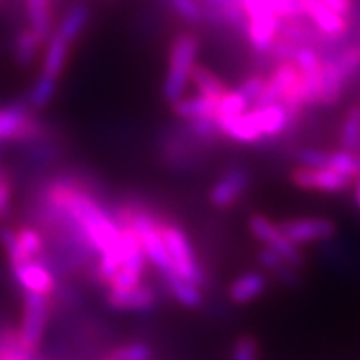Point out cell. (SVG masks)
I'll return each mask as SVG.
<instances>
[{
  "label": "cell",
  "instance_id": "6da1fadb",
  "mask_svg": "<svg viewBox=\"0 0 360 360\" xmlns=\"http://www.w3.org/2000/svg\"><path fill=\"white\" fill-rule=\"evenodd\" d=\"M46 202L77 228L79 237L98 256L120 254V223L83 188L68 180H56L48 184Z\"/></svg>",
  "mask_w": 360,
  "mask_h": 360
},
{
  "label": "cell",
  "instance_id": "7a4b0ae2",
  "mask_svg": "<svg viewBox=\"0 0 360 360\" xmlns=\"http://www.w3.org/2000/svg\"><path fill=\"white\" fill-rule=\"evenodd\" d=\"M199 48L200 41L193 32H184L173 39L169 53H167L166 77L162 83V94L169 105L186 96V90L190 86L191 72L197 65Z\"/></svg>",
  "mask_w": 360,
  "mask_h": 360
},
{
  "label": "cell",
  "instance_id": "3957f363",
  "mask_svg": "<svg viewBox=\"0 0 360 360\" xmlns=\"http://www.w3.org/2000/svg\"><path fill=\"white\" fill-rule=\"evenodd\" d=\"M48 316H50V296L24 292L22 320H20L19 337L24 349L32 353V355H35L39 346L43 344L48 326Z\"/></svg>",
  "mask_w": 360,
  "mask_h": 360
},
{
  "label": "cell",
  "instance_id": "277c9868",
  "mask_svg": "<svg viewBox=\"0 0 360 360\" xmlns=\"http://www.w3.org/2000/svg\"><path fill=\"white\" fill-rule=\"evenodd\" d=\"M248 232L257 243H261V247L269 248V250L276 252L278 256L283 257L287 263L300 269L305 263V256L302 247L294 245L290 239H287L283 232H281L280 223H274L272 219L266 215L254 214L248 219Z\"/></svg>",
  "mask_w": 360,
  "mask_h": 360
},
{
  "label": "cell",
  "instance_id": "5b68a950",
  "mask_svg": "<svg viewBox=\"0 0 360 360\" xmlns=\"http://www.w3.org/2000/svg\"><path fill=\"white\" fill-rule=\"evenodd\" d=\"M162 236H164V241H166L175 274L202 287L204 272L200 269L199 261H197V256H195L190 237L186 236L182 228L173 223H162Z\"/></svg>",
  "mask_w": 360,
  "mask_h": 360
},
{
  "label": "cell",
  "instance_id": "8992f818",
  "mask_svg": "<svg viewBox=\"0 0 360 360\" xmlns=\"http://www.w3.org/2000/svg\"><path fill=\"white\" fill-rule=\"evenodd\" d=\"M43 133V124L26 101L0 107V142H34Z\"/></svg>",
  "mask_w": 360,
  "mask_h": 360
},
{
  "label": "cell",
  "instance_id": "52a82bcc",
  "mask_svg": "<svg viewBox=\"0 0 360 360\" xmlns=\"http://www.w3.org/2000/svg\"><path fill=\"white\" fill-rule=\"evenodd\" d=\"M0 245L2 250L6 252V257L10 261L11 265L22 263L28 259H39V256L44 252V243L43 233L39 232L37 228L34 226H20V228H11V226H0Z\"/></svg>",
  "mask_w": 360,
  "mask_h": 360
},
{
  "label": "cell",
  "instance_id": "ba28073f",
  "mask_svg": "<svg viewBox=\"0 0 360 360\" xmlns=\"http://www.w3.org/2000/svg\"><path fill=\"white\" fill-rule=\"evenodd\" d=\"M290 182L300 190L335 195L351 190L355 179L326 166H296L290 171Z\"/></svg>",
  "mask_w": 360,
  "mask_h": 360
},
{
  "label": "cell",
  "instance_id": "9c48e42d",
  "mask_svg": "<svg viewBox=\"0 0 360 360\" xmlns=\"http://www.w3.org/2000/svg\"><path fill=\"white\" fill-rule=\"evenodd\" d=\"M281 232L287 236V239L298 245V247H307V245H316V243L329 241L337 236V223L329 217H296L287 219L280 223Z\"/></svg>",
  "mask_w": 360,
  "mask_h": 360
},
{
  "label": "cell",
  "instance_id": "30bf717a",
  "mask_svg": "<svg viewBox=\"0 0 360 360\" xmlns=\"http://www.w3.org/2000/svg\"><path fill=\"white\" fill-rule=\"evenodd\" d=\"M300 2H302L304 19L309 24H313L326 39L333 43H340L349 34L351 20L331 10L322 0H300Z\"/></svg>",
  "mask_w": 360,
  "mask_h": 360
},
{
  "label": "cell",
  "instance_id": "8fae6325",
  "mask_svg": "<svg viewBox=\"0 0 360 360\" xmlns=\"http://www.w3.org/2000/svg\"><path fill=\"white\" fill-rule=\"evenodd\" d=\"M250 173L245 167H230L212 186L208 195L210 202L219 210L232 208L245 197L250 188Z\"/></svg>",
  "mask_w": 360,
  "mask_h": 360
},
{
  "label": "cell",
  "instance_id": "7c38bea8",
  "mask_svg": "<svg viewBox=\"0 0 360 360\" xmlns=\"http://www.w3.org/2000/svg\"><path fill=\"white\" fill-rule=\"evenodd\" d=\"M11 272L24 292L50 296L56 290V278H53L52 270L48 269L41 259H28L11 265Z\"/></svg>",
  "mask_w": 360,
  "mask_h": 360
},
{
  "label": "cell",
  "instance_id": "4fadbf2b",
  "mask_svg": "<svg viewBox=\"0 0 360 360\" xmlns=\"http://www.w3.org/2000/svg\"><path fill=\"white\" fill-rule=\"evenodd\" d=\"M158 292L149 285H134L131 289L109 290L107 305L120 313H140L157 307Z\"/></svg>",
  "mask_w": 360,
  "mask_h": 360
},
{
  "label": "cell",
  "instance_id": "5bb4252c",
  "mask_svg": "<svg viewBox=\"0 0 360 360\" xmlns=\"http://www.w3.org/2000/svg\"><path fill=\"white\" fill-rule=\"evenodd\" d=\"M280 24L281 19L274 13L256 15V17L247 19L243 30H245V35H247L252 50L257 53H269V50L278 39V34H280Z\"/></svg>",
  "mask_w": 360,
  "mask_h": 360
},
{
  "label": "cell",
  "instance_id": "9a60e30c",
  "mask_svg": "<svg viewBox=\"0 0 360 360\" xmlns=\"http://www.w3.org/2000/svg\"><path fill=\"white\" fill-rule=\"evenodd\" d=\"M219 131H221V136L237 143H257L261 140H265L263 133H261L254 107H250V109L236 116V118L219 124Z\"/></svg>",
  "mask_w": 360,
  "mask_h": 360
},
{
  "label": "cell",
  "instance_id": "2e32d148",
  "mask_svg": "<svg viewBox=\"0 0 360 360\" xmlns=\"http://www.w3.org/2000/svg\"><path fill=\"white\" fill-rule=\"evenodd\" d=\"M269 281L259 270H247L236 278L228 287V298L236 305H248L265 294Z\"/></svg>",
  "mask_w": 360,
  "mask_h": 360
},
{
  "label": "cell",
  "instance_id": "e0dca14e",
  "mask_svg": "<svg viewBox=\"0 0 360 360\" xmlns=\"http://www.w3.org/2000/svg\"><path fill=\"white\" fill-rule=\"evenodd\" d=\"M70 46V41L61 37L57 32H52V34L48 35L46 43L43 46V63H41L39 74L59 81V77L63 76V72H65V67H67L68 63Z\"/></svg>",
  "mask_w": 360,
  "mask_h": 360
},
{
  "label": "cell",
  "instance_id": "ac0fdd59",
  "mask_svg": "<svg viewBox=\"0 0 360 360\" xmlns=\"http://www.w3.org/2000/svg\"><path fill=\"white\" fill-rule=\"evenodd\" d=\"M219 98H208V96L197 94L191 98H180L175 103H171V109L179 120H193V118H214L215 107Z\"/></svg>",
  "mask_w": 360,
  "mask_h": 360
},
{
  "label": "cell",
  "instance_id": "d6986e66",
  "mask_svg": "<svg viewBox=\"0 0 360 360\" xmlns=\"http://www.w3.org/2000/svg\"><path fill=\"white\" fill-rule=\"evenodd\" d=\"M164 283H166L171 296H173L180 305H184V307L188 309H197L202 305L204 296L200 285L186 280V278H182V276L179 274L164 276Z\"/></svg>",
  "mask_w": 360,
  "mask_h": 360
},
{
  "label": "cell",
  "instance_id": "ffe728a7",
  "mask_svg": "<svg viewBox=\"0 0 360 360\" xmlns=\"http://www.w3.org/2000/svg\"><path fill=\"white\" fill-rule=\"evenodd\" d=\"M90 19V10L89 6L83 4V2H77V4H72L67 10V13L63 15L61 22L53 32L65 37L67 41H70L72 44L76 43L79 35L85 32L86 24Z\"/></svg>",
  "mask_w": 360,
  "mask_h": 360
},
{
  "label": "cell",
  "instance_id": "44dd1931",
  "mask_svg": "<svg viewBox=\"0 0 360 360\" xmlns=\"http://www.w3.org/2000/svg\"><path fill=\"white\" fill-rule=\"evenodd\" d=\"M44 43H46V41H44L43 37H39L30 26L20 30L13 43V57L15 61H17V65H20V67H28V65H32V63L35 61V57H37L39 53H41V50H43Z\"/></svg>",
  "mask_w": 360,
  "mask_h": 360
},
{
  "label": "cell",
  "instance_id": "7402d4cb",
  "mask_svg": "<svg viewBox=\"0 0 360 360\" xmlns=\"http://www.w3.org/2000/svg\"><path fill=\"white\" fill-rule=\"evenodd\" d=\"M28 26L44 41L52 34V0H24Z\"/></svg>",
  "mask_w": 360,
  "mask_h": 360
},
{
  "label": "cell",
  "instance_id": "603a6c76",
  "mask_svg": "<svg viewBox=\"0 0 360 360\" xmlns=\"http://www.w3.org/2000/svg\"><path fill=\"white\" fill-rule=\"evenodd\" d=\"M190 85H193L199 94L208 96V98H221L228 90L226 83L214 70H210L208 67H202L199 63L195 65L193 72H191Z\"/></svg>",
  "mask_w": 360,
  "mask_h": 360
},
{
  "label": "cell",
  "instance_id": "cb8c5ba5",
  "mask_svg": "<svg viewBox=\"0 0 360 360\" xmlns=\"http://www.w3.org/2000/svg\"><path fill=\"white\" fill-rule=\"evenodd\" d=\"M323 166L333 171H338L342 175L359 179L360 176V153L347 151V149H335V151L326 153V162Z\"/></svg>",
  "mask_w": 360,
  "mask_h": 360
},
{
  "label": "cell",
  "instance_id": "d4e9b609",
  "mask_svg": "<svg viewBox=\"0 0 360 360\" xmlns=\"http://www.w3.org/2000/svg\"><path fill=\"white\" fill-rule=\"evenodd\" d=\"M338 142L342 149L360 153V105H353L344 114Z\"/></svg>",
  "mask_w": 360,
  "mask_h": 360
},
{
  "label": "cell",
  "instance_id": "484cf974",
  "mask_svg": "<svg viewBox=\"0 0 360 360\" xmlns=\"http://www.w3.org/2000/svg\"><path fill=\"white\" fill-rule=\"evenodd\" d=\"M257 261L265 270H269L270 274H274L276 278H280L285 283H296L298 281V269L292 266L290 263L280 257L276 252L269 250V248H261L257 254Z\"/></svg>",
  "mask_w": 360,
  "mask_h": 360
},
{
  "label": "cell",
  "instance_id": "4316f807",
  "mask_svg": "<svg viewBox=\"0 0 360 360\" xmlns=\"http://www.w3.org/2000/svg\"><path fill=\"white\" fill-rule=\"evenodd\" d=\"M250 109V103L245 100V96L237 89L230 90L228 89L221 98L217 100V107H215V116L214 120L219 124H223L226 120H232L245 110Z\"/></svg>",
  "mask_w": 360,
  "mask_h": 360
},
{
  "label": "cell",
  "instance_id": "83f0119b",
  "mask_svg": "<svg viewBox=\"0 0 360 360\" xmlns=\"http://www.w3.org/2000/svg\"><path fill=\"white\" fill-rule=\"evenodd\" d=\"M57 83H59V81L39 74L37 79H35L34 85H32V89H30V92L26 94V98H24L26 105H28L32 110H39L48 107L57 92Z\"/></svg>",
  "mask_w": 360,
  "mask_h": 360
},
{
  "label": "cell",
  "instance_id": "f1b7e54d",
  "mask_svg": "<svg viewBox=\"0 0 360 360\" xmlns=\"http://www.w3.org/2000/svg\"><path fill=\"white\" fill-rule=\"evenodd\" d=\"M171 6V10L175 11V15L180 20H184L186 24L197 26V24L206 20V10L200 4V0H167Z\"/></svg>",
  "mask_w": 360,
  "mask_h": 360
},
{
  "label": "cell",
  "instance_id": "f546056e",
  "mask_svg": "<svg viewBox=\"0 0 360 360\" xmlns=\"http://www.w3.org/2000/svg\"><path fill=\"white\" fill-rule=\"evenodd\" d=\"M109 356L114 360H153L155 351L146 342H127V344L114 347Z\"/></svg>",
  "mask_w": 360,
  "mask_h": 360
},
{
  "label": "cell",
  "instance_id": "4dcf8cb0",
  "mask_svg": "<svg viewBox=\"0 0 360 360\" xmlns=\"http://www.w3.org/2000/svg\"><path fill=\"white\" fill-rule=\"evenodd\" d=\"M232 360H259V346L252 335H241L233 342Z\"/></svg>",
  "mask_w": 360,
  "mask_h": 360
},
{
  "label": "cell",
  "instance_id": "1f68e13d",
  "mask_svg": "<svg viewBox=\"0 0 360 360\" xmlns=\"http://www.w3.org/2000/svg\"><path fill=\"white\" fill-rule=\"evenodd\" d=\"M265 79H266L265 76L256 74V76H248L247 79L243 81L241 85L237 86V90L245 96V100L250 103V107L259 101L261 94H263V89H265Z\"/></svg>",
  "mask_w": 360,
  "mask_h": 360
},
{
  "label": "cell",
  "instance_id": "d6a6232c",
  "mask_svg": "<svg viewBox=\"0 0 360 360\" xmlns=\"http://www.w3.org/2000/svg\"><path fill=\"white\" fill-rule=\"evenodd\" d=\"M326 153V149H318V147H300L294 153V160L298 166H323Z\"/></svg>",
  "mask_w": 360,
  "mask_h": 360
},
{
  "label": "cell",
  "instance_id": "836d02e7",
  "mask_svg": "<svg viewBox=\"0 0 360 360\" xmlns=\"http://www.w3.org/2000/svg\"><path fill=\"white\" fill-rule=\"evenodd\" d=\"M11 202H13V184L4 173L0 176V223L4 221V217L10 212Z\"/></svg>",
  "mask_w": 360,
  "mask_h": 360
},
{
  "label": "cell",
  "instance_id": "e575fe53",
  "mask_svg": "<svg viewBox=\"0 0 360 360\" xmlns=\"http://www.w3.org/2000/svg\"><path fill=\"white\" fill-rule=\"evenodd\" d=\"M353 195H355V202L360 210V176L353 182Z\"/></svg>",
  "mask_w": 360,
  "mask_h": 360
},
{
  "label": "cell",
  "instance_id": "d590c367",
  "mask_svg": "<svg viewBox=\"0 0 360 360\" xmlns=\"http://www.w3.org/2000/svg\"><path fill=\"white\" fill-rule=\"evenodd\" d=\"M100 360H114V359H110V356H109V355H105V356H103V359H100Z\"/></svg>",
  "mask_w": 360,
  "mask_h": 360
},
{
  "label": "cell",
  "instance_id": "8d00e7d4",
  "mask_svg": "<svg viewBox=\"0 0 360 360\" xmlns=\"http://www.w3.org/2000/svg\"><path fill=\"white\" fill-rule=\"evenodd\" d=\"M4 175V169H2V166H0V176Z\"/></svg>",
  "mask_w": 360,
  "mask_h": 360
},
{
  "label": "cell",
  "instance_id": "74e56055",
  "mask_svg": "<svg viewBox=\"0 0 360 360\" xmlns=\"http://www.w3.org/2000/svg\"><path fill=\"white\" fill-rule=\"evenodd\" d=\"M2 2H4V0H0V4H2Z\"/></svg>",
  "mask_w": 360,
  "mask_h": 360
}]
</instances>
